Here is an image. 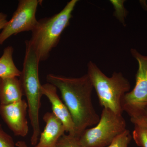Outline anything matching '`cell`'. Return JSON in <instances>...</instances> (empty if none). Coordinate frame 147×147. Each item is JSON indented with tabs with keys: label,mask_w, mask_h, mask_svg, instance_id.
Returning <instances> with one entry per match:
<instances>
[{
	"label": "cell",
	"mask_w": 147,
	"mask_h": 147,
	"mask_svg": "<svg viewBox=\"0 0 147 147\" xmlns=\"http://www.w3.org/2000/svg\"><path fill=\"white\" fill-rule=\"evenodd\" d=\"M46 80L60 92L74 123L75 137L80 138L87 127L97 124L100 117L93 105L94 88L87 74L76 78L50 74Z\"/></svg>",
	"instance_id": "6da1fadb"
},
{
	"label": "cell",
	"mask_w": 147,
	"mask_h": 147,
	"mask_svg": "<svg viewBox=\"0 0 147 147\" xmlns=\"http://www.w3.org/2000/svg\"><path fill=\"white\" fill-rule=\"evenodd\" d=\"M78 0H71L59 13L38 21L28 40L40 61H46L59 42L63 31L69 26Z\"/></svg>",
	"instance_id": "7a4b0ae2"
},
{
	"label": "cell",
	"mask_w": 147,
	"mask_h": 147,
	"mask_svg": "<svg viewBox=\"0 0 147 147\" xmlns=\"http://www.w3.org/2000/svg\"><path fill=\"white\" fill-rule=\"evenodd\" d=\"M25 43L26 53L19 79L24 95L26 97L28 112L32 128L31 144L35 146L40 136L39 110L43 95L38 73L40 61L28 40H26Z\"/></svg>",
	"instance_id": "3957f363"
},
{
	"label": "cell",
	"mask_w": 147,
	"mask_h": 147,
	"mask_svg": "<svg viewBox=\"0 0 147 147\" xmlns=\"http://www.w3.org/2000/svg\"><path fill=\"white\" fill-rule=\"evenodd\" d=\"M87 67V74L96 91L100 105L122 115V100L131 87L128 80L120 72H114L112 76H107L91 61Z\"/></svg>",
	"instance_id": "277c9868"
},
{
	"label": "cell",
	"mask_w": 147,
	"mask_h": 147,
	"mask_svg": "<svg viewBox=\"0 0 147 147\" xmlns=\"http://www.w3.org/2000/svg\"><path fill=\"white\" fill-rule=\"evenodd\" d=\"M126 122L122 115L103 108L97 124L86 129L79 141L85 147H106L126 130Z\"/></svg>",
	"instance_id": "5b68a950"
},
{
	"label": "cell",
	"mask_w": 147,
	"mask_h": 147,
	"mask_svg": "<svg viewBox=\"0 0 147 147\" xmlns=\"http://www.w3.org/2000/svg\"><path fill=\"white\" fill-rule=\"evenodd\" d=\"M130 53L138 64L136 84L133 90L123 96L121 108L123 112L134 118L147 108V56L142 55L134 48L131 49Z\"/></svg>",
	"instance_id": "8992f818"
},
{
	"label": "cell",
	"mask_w": 147,
	"mask_h": 147,
	"mask_svg": "<svg viewBox=\"0 0 147 147\" xmlns=\"http://www.w3.org/2000/svg\"><path fill=\"white\" fill-rule=\"evenodd\" d=\"M42 1L20 0L12 17L0 33V45L11 36L24 32L32 31L38 23L36 14Z\"/></svg>",
	"instance_id": "52a82bcc"
},
{
	"label": "cell",
	"mask_w": 147,
	"mask_h": 147,
	"mask_svg": "<svg viewBox=\"0 0 147 147\" xmlns=\"http://www.w3.org/2000/svg\"><path fill=\"white\" fill-rule=\"evenodd\" d=\"M28 103L24 99L11 104H0V115L14 135L18 137H26L28 133Z\"/></svg>",
	"instance_id": "ba28073f"
},
{
	"label": "cell",
	"mask_w": 147,
	"mask_h": 147,
	"mask_svg": "<svg viewBox=\"0 0 147 147\" xmlns=\"http://www.w3.org/2000/svg\"><path fill=\"white\" fill-rule=\"evenodd\" d=\"M42 92L48 98L52 107L53 113L63 123L65 131L75 136V127L68 109L57 94V89L50 83L42 85Z\"/></svg>",
	"instance_id": "9c48e42d"
},
{
	"label": "cell",
	"mask_w": 147,
	"mask_h": 147,
	"mask_svg": "<svg viewBox=\"0 0 147 147\" xmlns=\"http://www.w3.org/2000/svg\"><path fill=\"white\" fill-rule=\"evenodd\" d=\"M45 125L40 134L35 147H55L59 139L64 134L63 123L53 113H47L43 116Z\"/></svg>",
	"instance_id": "30bf717a"
},
{
	"label": "cell",
	"mask_w": 147,
	"mask_h": 147,
	"mask_svg": "<svg viewBox=\"0 0 147 147\" xmlns=\"http://www.w3.org/2000/svg\"><path fill=\"white\" fill-rule=\"evenodd\" d=\"M24 95L18 77L0 78V104L7 105L23 99Z\"/></svg>",
	"instance_id": "8fae6325"
},
{
	"label": "cell",
	"mask_w": 147,
	"mask_h": 147,
	"mask_svg": "<svg viewBox=\"0 0 147 147\" xmlns=\"http://www.w3.org/2000/svg\"><path fill=\"white\" fill-rule=\"evenodd\" d=\"M13 48L12 46L6 47L0 58V78L19 77L21 71L17 68L13 62Z\"/></svg>",
	"instance_id": "7c38bea8"
},
{
	"label": "cell",
	"mask_w": 147,
	"mask_h": 147,
	"mask_svg": "<svg viewBox=\"0 0 147 147\" xmlns=\"http://www.w3.org/2000/svg\"><path fill=\"white\" fill-rule=\"evenodd\" d=\"M132 137L137 146L147 147V128L140 125H134Z\"/></svg>",
	"instance_id": "4fadbf2b"
},
{
	"label": "cell",
	"mask_w": 147,
	"mask_h": 147,
	"mask_svg": "<svg viewBox=\"0 0 147 147\" xmlns=\"http://www.w3.org/2000/svg\"><path fill=\"white\" fill-rule=\"evenodd\" d=\"M55 147H85L81 144L79 138L70 134H64L60 138Z\"/></svg>",
	"instance_id": "5bb4252c"
},
{
	"label": "cell",
	"mask_w": 147,
	"mask_h": 147,
	"mask_svg": "<svg viewBox=\"0 0 147 147\" xmlns=\"http://www.w3.org/2000/svg\"><path fill=\"white\" fill-rule=\"evenodd\" d=\"M131 138L129 130L126 129L116 137L110 145L106 147H128Z\"/></svg>",
	"instance_id": "9a60e30c"
},
{
	"label": "cell",
	"mask_w": 147,
	"mask_h": 147,
	"mask_svg": "<svg viewBox=\"0 0 147 147\" xmlns=\"http://www.w3.org/2000/svg\"><path fill=\"white\" fill-rule=\"evenodd\" d=\"M115 9L114 16H116L121 23L124 24L125 18H126L127 11L124 7V1H110Z\"/></svg>",
	"instance_id": "2e32d148"
},
{
	"label": "cell",
	"mask_w": 147,
	"mask_h": 147,
	"mask_svg": "<svg viewBox=\"0 0 147 147\" xmlns=\"http://www.w3.org/2000/svg\"><path fill=\"white\" fill-rule=\"evenodd\" d=\"M0 147H16L13 138L3 130L0 124Z\"/></svg>",
	"instance_id": "e0dca14e"
},
{
	"label": "cell",
	"mask_w": 147,
	"mask_h": 147,
	"mask_svg": "<svg viewBox=\"0 0 147 147\" xmlns=\"http://www.w3.org/2000/svg\"><path fill=\"white\" fill-rule=\"evenodd\" d=\"M131 121L134 125H140L147 128V108L140 115L131 118Z\"/></svg>",
	"instance_id": "ac0fdd59"
},
{
	"label": "cell",
	"mask_w": 147,
	"mask_h": 147,
	"mask_svg": "<svg viewBox=\"0 0 147 147\" xmlns=\"http://www.w3.org/2000/svg\"><path fill=\"white\" fill-rule=\"evenodd\" d=\"M7 21V15L0 12V30L3 28Z\"/></svg>",
	"instance_id": "d6986e66"
},
{
	"label": "cell",
	"mask_w": 147,
	"mask_h": 147,
	"mask_svg": "<svg viewBox=\"0 0 147 147\" xmlns=\"http://www.w3.org/2000/svg\"><path fill=\"white\" fill-rule=\"evenodd\" d=\"M15 144L16 146L17 147H29L26 143L23 141H18L16 142Z\"/></svg>",
	"instance_id": "ffe728a7"
},
{
	"label": "cell",
	"mask_w": 147,
	"mask_h": 147,
	"mask_svg": "<svg viewBox=\"0 0 147 147\" xmlns=\"http://www.w3.org/2000/svg\"><path fill=\"white\" fill-rule=\"evenodd\" d=\"M141 5L145 10L147 11V4L146 1H141L140 2Z\"/></svg>",
	"instance_id": "44dd1931"
}]
</instances>
